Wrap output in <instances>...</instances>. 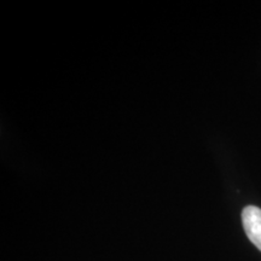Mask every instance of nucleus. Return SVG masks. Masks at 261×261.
<instances>
[{
    "instance_id": "obj_1",
    "label": "nucleus",
    "mask_w": 261,
    "mask_h": 261,
    "mask_svg": "<svg viewBox=\"0 0 261 261\" xmlns=\"http://www.w3.org/2000/svg\"><path fill=\"white\" fill-rule=\"evenodd\" d=\"M242 223L248 238L261 250V210L248 205L242 212Z\"/></svg>"
}]
</instances>
